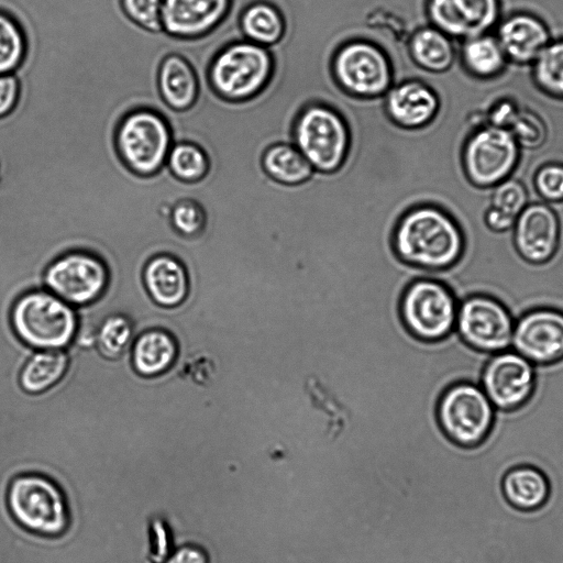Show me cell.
<instances>
[{"mask_svg":"<svg viewBox=\"0 0 563 563\" xmlns=\"http://www.w3.org/2000/svg\"><path fill=\"white\" fill-rule=\"evenodd\" d=\"M166 166L177 179L194 183L207 175L209 159L199 145L181 141L173 144Z\"/></svg>","mask_w":563,"mask_h":563,"instance_id":"cell-32","label":"cell"},{"mask_svg":"<svg viewBox=\"0 0 563 563\" xmlns=\"http://www.w3.org/2000/svg\"><path fill=\"white\" fill-rule=\"evenodd\" d=\"M151 533V550L146 558V562L164 563L172 552L168 530L162 521H155Z\"/></svg>","mask_w":563,"mask_h":563,"instance_id":"cell-40","label":"cell"},{"mask_svg":"<svg viewBox=\"0 0 563 563\" xmlns=\"http://www.w3.org/2000/svg\"><path fill=\"white\" fill-rule=\"evenodd\" d=\"M136 336L132 320L123 313L104 317L97 327L95 346L108 360H118L129 351Z\"/></svg>","mask_w":563,"mask_h":563,"instance_id":"cell-31","label":"cell"},{"mask_svg":"<svg viewBox=\"0 0 563 563\" xmlns=\"http://www.w3.org/2000/svg\"><path fill=\"white\" fill-rule=\"evenodd\" d=\"M536 201L554 203L563 201V165L548 163L542 165L533 176Z\"/></svg>","mask_w":563,"mask_h":563,"instance_id":"cell-37","label":"cell"},{"mask_svg":"<svg viewBox=\"0 0 563 563\" xmlns=\"http://www.w3.org/2000/svg\"><path fill=\"white\" fill-rule=\"evenodd\" d=\"M531 77L542 95L563 103V37L545 46L531 65Z\"/></svg>","mask_w":563,"mask_h":563,"instance_id":"cell-29","label":"cell"},{"mask_svg":"<svg viewBox=\"0 0 563 563\" xmlns=\"http://www.w3.org/2000/svg\"><path fill=\"white\" fill-rule=\"evenodd\" d=\"M515 319L497 299L482 294L460 300L455 332L470 349L493 355L511 349Z\"/></svg>","mask_w":563,"mask_h":563,"instance_id":"cell-12","label":"cell"},{"mask_svg":"<svg viewBox=\"0 0 563 563\" xmlns=\"http://www.w3.org/2000/svg\"><path fill=\"white\" fill-rule=\"evenodd\" d=\"M501 492L514 508L532 511L541 508L548 501L551 485L541 468L521 464L505 473L501 478Z\"/></svg>","mask_w":563,"mask_h":563,"instance_id":"cell-26","label":"cell"},{"mask_svg":"<svg viewBox=\"0 0 563 563\" xmlns=\"http://www.w3.org/2000/svg\"><path fill=\"white\" fill-rule=\"evenodd\" d=\"M435 413L442 432L451 442L472 449L490 434L497 410L477 382L459 380L442 391Z\"/></svg>","mask_w":563,"mask_h":563,"instance_id":"cell-7","label":"cell"},{"mask_svg":"<svg viewBox=\"0 0 563 563\" xmlns=\"http://www.w3.org/2000/svg\"><path fill=\"white\" fill-rule=\"evenodd\" d=\"M233 0H162V33L178 41L213 35L229 19Z\"/></svg>","mask_w":563,"mask_h":563,"instance_id":"cell-16","label":"cell"},{"mask_svg":"<svg viewBox=\"0 0 563 563\" xmlns=\"http://www.w3.org/2000/svg\"><path fill=\"white\" fill-rule=\"evenodd\" d=\"M331 75L345 93L358 99L383 98L395 82L388 53L373 40L352 37L334 51Z\"/></svg>","mask_w":563,"mask_h":563,"instance_id":"cell-6","label":"cell"},{"mask_svg":"<svg viewBox=\"0 0 563 563\" xmlns=\"http://www.w3.org/2000/svg\"><path fill=\"white\" fill-rule=\"evenodd\" d=\"M10 322L15 336L35 350H63L74 343L77 310L45 288L22 294L13 303Z\"/></svg>","mask_w":563,"mask_h":563,"instance_id":"cell-3","label":"cell"},{"mask_svg":"<svg viewBox=\"0 0 563 563\" xmlns=\"http://www.w3.org/2000/svg\"><path fill=\"white\" fill-rule=\"evenodd\" d=\"M509 64L531 66L552 41L548 24L537 14L518 11L501 16L494 32Z\"/></svg>","mask_w":563,"mask_h":563,"instance_id":"cell-19","label":"cell"},{"mask_svg":"<svg viewBox=\"0 0 563 563\" xmlns=\"http://www.w3.org/2000/svg\"><path fill=\"white\" fill-rule=\"evenodd\" d=\"M559 239V219L551 206L543 201L529 202L512 228L517 253L531 264H542L552 258Z\"/></svg>","mask_w":563,"mask_h":563,"instance_id":"cell-17","label":"cell"},{"mask_svg":"<svg viewBox=\"0 0 563 563\" xmlns=\"http://www.w3.org/2000/svg\"><path fill=\"white\" fill-rule=\"evenodd\" d=\"M457 62L468 77L482 81L499 78L509 65L494 33L461 41L457 47Z\"/></svg>","mask_w":563,"mask_h":563,"instance_id":"cell-24","label":"cell"},{"mask_svg":"<svg viewBox=\"0 0 563 563\" xmlns=\"http://www.w3.org/2000/svg\"><path fill=\"white\" fill-rule=\"evenodd\" d=\"M261 164L271 179L285 186L303 184L316 172L292 143L285 142L269 146L264 152Z\"/></svg>","mask_w":563,"mask_h":563,"instance_id":"cell-27","label":"cell"},{"mask_svg":"<svg viewBox=\"0 0 563 563\" xmlns=\"http://www.w3.org/2000/svg\"><path fill=\"white\" fill-rule=\"evenodd\" d=\"M156 88L163 104L175 114L191 111L201 98V81L194 64L179 53H168L159 62Z\"/></svg>","mask_w":563,"mask_h":563,"instance_id":"cell-20","label":"cell"},{"mask_svg":"<svg viewBox=\"0 0 563 563\" xmlns=\"http://www.w3.org/2000/svg\"><path fill=\"white\" fill-rule=\"evenodd\" d=\"M521 102L509 96H501L479 108L486 124L507 129L521 107Z\"/></svg>","mask_w":563,"mask_h":563,"instance_id":"cell-38","label":"cell"},{"mask_svg":"<svg viewBox=\"0 0 563 563\" xmlns=\"http://www.w3.org/2000/svg\"><path fill=\"white\" fill-rule=\"evenodd\" d=\"M459 302L443 282L423 276L405 288L399 301V316L413 338L438 342L454 332Z\"/></svg>","mask_w":563,"mask_h":563,"instance_id":"cell-8","label":"cell"},{"mask_svg":"<svg viewBox=\"0 0 563 563\" xmlns=\"http://www.w3.org/2000/svg\"><path fill=\"white\" fill-rule=\"evenodd\" d=\"M231 15L240 37L263 47H274L285 35V18L279 8L267 0H253L245 3L233 0Z\"/></svg>","mask_w":563,"mask_h":563,"instance_id":"cell-22","label":"cell"},{"mask_svg":"<svg viewBox=\"0 0 563 563\" xmlns=\"http://www.w3.org/2000/svg\"><path fill=\"white\" fill-rule=\"evenodd\" d=\"M114 143L120 158L131 172L151 176L166 165L174 144L173 130L159 109L137 106L118 120Z\"/></svg>","mask_w":563,"mask_h":563,"instance_id":"cell-4","label":"cell"},{"mask_svg":"<svg viewBox=\"0 0 563 563\" xmlns=\"http://www.w3.org/2000/svg\"><path fill=\"white\" fill-rule=\"evenodd\" d=\"M109 279V269L99 256L74 250L47 265L43 287L74 308H80L97 301L104 294Z\"/></svg>","mask_w":563,"mask_h":563,"instance_id":"cell-11","label":"cell"},{"mask_svg":"<svg viewBox=\"0 0 563 563\" xmlns=\"http://www.w3.org/2000/svg\"><path fill=\"white\" fill-rule=\"evenodd\" d=\"M511 350L537 367L563 361V312L540 307L519 316L515 320Z\"/></svg>","mask_w":563,"mask_h":563,"instance_id":"cell-14","label":"cell"},{"mask_svg":"<svg viewBox=\"0 0 563 563\" xmlns=\"http://www.w3.org/2000/svg\"><path fill=\"white\" fill-rule=\"evenodd\" d=\"M124 16L148 33H162V0H119Z\"/></svg>","mask_w":563,"mask_h":563,"instance_id":"cell-35","label":"cell"},{"mask_svg":"<svg viewBox=\"0 0 563 563\" xmlns=\"http://www.w3.org/2000/svg\"><path fill=\"white\" fill-rule=\"evenodd\" d=\"M27 52L29 41L21 22L13 13L0 8V75L16 74Z\"/></svg>","mask_w":563,"mask_h":563,"instance_id":"cell-30","label":"cell"},{"mask_svg":"<svg viewBox=\"0 0 563 563\" xmlns=\"http://www.w3.org/2000/svg\"><path fill=\"white\" fill-rule=\"evenodd\" d=\"M427 22L454 41L492 33L501 19V0H426Z\"/></svg>","mask_w":563,"mask_h":563,"instance_id":"cell-15","label":"cell"},{"mask_svg":"<svg viewBox=\"0 0 563 563\" xmlns=\"http://www.w3.org/2000/svg\"><path fill=\"white\" fill-rule=\"evenodd\" d=\"M274 68L269 48L240 36L231 40L223 36L206 64L205 82L222 101L245 102L267 87Z\"/></svg>","mask_w":563,"mask_h":563,"instance_id":"cell-2","label":"cell"},{"mask_svg":"<svg viewBox=\"0 0 563 563\" xmlns=\"http://www.w3.org/2000/svg\"><path fill=\"white\" fill-rule=\"evenodd\" d=\"M164 563H210V561L203 547L185 544L172 551Z\"/></svg>","mask_w":563,"mask_h":563,"instance_id":"cell-41","label":"cell"},{"mask_svg":"<svg viewBox=\"0 0 563 563\" xmlns=\"http://www.w3.org/2000/svg\"><path fill=\"white\" fill-rule=\"evenodd\" d=\"M478 384L497 411H516L526 406L536 391L537 367L509 349L488 356Z\"/></svg>","mask_w":563,"mask_h":563,"instance_id":"cell-13","label":"cell"},{"mask_svg":"<svg viewBox=\"0 0 563 563\" xmlns=\"http://www.w3.org/2000/svg\"><path fill=\"white\" fill-rule=\"evenodd\" d=\"M406 48L411 63L431 75H444L457 62L455 41L429 23L420 24L411 31Z\"/></svg>","mask_w":563,"mask_h":563,"instance_id":"cell-21","label":"cell"},{"mask_svg":"<svg viewBox=\"0 0 563 563\" xmlns=\"http://www.w3.org/2000/svg\"><path fill=\"white\" fill-rule=\"evenodd\" d=\"M520 150L507 129L481 125L471 131L463 144L464 174L474 186L492 188L512 176Z\"/></svg>","mask_w":563,"mask_h":563,"instance_id":"cell-10","label":"cell"},{"mask_svg":"<svg viewBox=\"0 0 563 563\" xmlns=\"http://www.w3.org/2000/svg\"><path fill=\"white\" fill-rule=\"evenodd\" d=\"M172 227L184 236H197L205 227L207 217L202 207L190 199L176 202L170 212Z\"/></svg>","mask_w":563,"mask_h":563,"instance_id":"cell-36","label":"cell"},{"mask_svg":"<svg viewBox=\"0 0 563 563\" xmlns=\"http://www.w3.org/2000/svg\"><path fill=\"white\" fill-rule=\"evenodd\" d=\"M68 364V355L63 350L37 351L22 367L20 385L27 393H43L63 378Z\"/></svg>","mask_w":563,"mask_h":563,"instance_id":"cell-28","label":"cell"},{"mask_svg":"<svg viewBox=\"0 0 563 563\" xmlns=\"http://www.w3.org/2000/svg\"><path fill=\"white\" fill-rule=\"evenodd\" d=\"M489 207L517 218L529 203V196L525 185L509 177L488 191Z\"/></svg>","mask_w":563,"mask_h":563,"instance_id":"cell-34","label":"cell"},{"mask_svg":"<svg viewBox=\"0 0 563 563\" xmlns=\"http://www.w3.org/2000/svg\"><path fill=\"white\" fill-rule=\"evenodd\" d=\"M9 510L24 529L44 537L63 534L69 512L60 488L40 474H23L12 479L7 494Z\"/></svg>","mask_w":563,"mask_h":563,"instance_id":"cell-9","label":"cell"},{"mask_svg":"<svg viewBox=\"0 0 563 563\" xmlns=\"http://www.w3.org/2000/svg\"><path fill=\"white\" fill-rule=\"evenodd\" d=\"M391 245L400 262L429 276L457 263L464 238L449 212L434 205H419L400 217Z\"/></svg>","mask_w":563,"mask_h":563,"instance_id":"cell-1","label":"cell"},{"mask_svg":"<svg viewBox=\"0 0 563 563\" xmlns=\"http://www.w3.org/2000/svg\"><path fill=\"white\" fill-rule=\"evenodd\" d=\"M385 111L393 123L406 130L429 125L440 110V97L420 78L396 80L383 97Z\"/></svg>","mask_w":563,"mask_h":563,"instance_id":"cell-18","label":"cell"},{"mask_svg":"<svg viewBox=\"0 0 563 563\" xmlns=\"http://www.w3.org/2000/svg\"><path fill=\"white\" fill-rule=\"evenodd\" d=\"M291 136V143L313 169L323 174L339 170L350 151L351 134L345 119L319 101H310L300 109Z\"/></svg>","mask_w":563,"mask_h":563,"instance_id":"cell-5","label":"cell"},{"mask_svg":"<svg viewBox=\"0 0 563 563\" xmlns=\"http://www.w3.org/2000/svg\"><path fill=\"white\" fill-rule=\"evenodd\" d=\"M517 218L506 214L493 207H488L484 213L486 227L496 233H505L512 230Z\"/></svg>","mask_w":563,"mask_h":563,"instance_id":"cell-42","label":"cell"},{"mask_svg":"<svg viewBox=\"0 0 563 563\" xmlns=\"http://www.w3.org/2000/svg\"><path fill=\"white\" fill-rule=\"evenodd\" d=\"M508 131L520 148L533 150L547 139V125L541 114L531 106L522 103Z\"/></svg>","mask_w":563,"mask_h":563,"instance_id":"cell-33","label":"cell"},{"mask_svg":"<svg viewBox=\"0 0 563 563\" xmlns=\"http://www.w3.org/2000/svg\"><path fill=\"white\" fill-rule=\"evenodd\" d=\"M179 345L175 336L162 328H152L137 334L131 346L134 369L142 376L161 375L177 360Z\"/></svg>","mask_w":563,"mask_h":563,"instance_id":"cell-25","label":"cell"},{"mask_svg":"<svg viewBox=\"0 0 563 563\" xmlns=\"http://www.w3.org/2000/svg\"><path fill=\"white\" fill-rule=\"evenodd\" d=\"M143 284L151 299L164 308L185 301L189 292V276L184 264L173 255L151 257L143 268Z\"/></svg>","mask_w":563,"mask_h":563,"instance_id":"cell-23","label":"cell"},{"mask_svg":"<svg viewBox=\"0 0 563 563\" xmlns=\"http://www.w3.org/2000/svg\"><path fill=\"white\" fill-rule=\"evenodd\" d=\"M22 98V84L16 74L0 75V119L18 108Z\"/></svg>","mask_w":563,"mask_h":563,"instance_id":"cell-39","label":"cell"}]
</instances>
